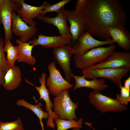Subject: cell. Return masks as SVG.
Masks as SVG:
<instances>
[{
    "label": "cell",
    "instance_id": "obj_1",
    "mask_svg": "<svg viewBox=\"0 0 130 130\" xmlns=\"http://www.w3.org/2000/svg\"><path fill=\"white\" fill-rule=\"evenodd\" d=\"M81 13L85 20L87 31L92 36L104 41L112 39L108 30L110 27H125L126 14L118 0H88Z\"/></svg>",
    "mask_w": 130,
    "mask_h": 130
},
{
    "label": "cell",
    "instance_id": "obj_2",
    "mask_svg": "<svg viewBox=\"0 0 130 130\" xmlns=\"http://www.w3.org/2000/svg\"><path fill=\"white\" fill-rule=\"evenodd\" d=\"M116 47L113 44L107 47H98L92 48L74 59L75 66L83 70L94 65L96 63L102 62L114 51Z\"/></svg>",
    "mask_w": 130,
    "mask_h": 130
},
{
    "label": "cell",
    "instance_id": "obj_3",
    "mask_svg": "<svg viewBox=\"0 0 130 130\" xmlns=\"http://www.w3.org/2000/svg\"><path fill=\"white\" fill-rule=\"evenodd\" d=\"M54 112L60 119L77 120L75 111L79 103H74L71 99L68 89L62 91L54 99Z\"/></svg>",
    "mask_w": 130,
    "mask_h": 130
},
{
    "label": "cell",
    "instance_id": "obj_4",
    "mask_svg": "<svg viewBox=\"0 0 130 130\" xmlns=\"http://www.w3.org/2000/svg\"><path fill=\"white\" fill-rule=\"evenodd\" d=\"M130 70V68H103L90 70L86 69L82 70V73L87 80L91 78L97 79L99 77L104 78L111 81L120 89L122 86L121 79Z\"/></svg>",
    "mask_w": 130,
    "mask_h": 130
},
{
    "label": "cell",
    "instance_id": "obj_5",
    "mask_svg": "<svg viewBox=\"0 0 130 130\" xmlns=\"http://www.w3.org/2000/svg\"><path fill=\"white\" fill-rule=\"evenodd\" d=\"M89 98L90 104L103 113L113 111H123L127 109L126 106L120 104L116 99L102 94L100 91L93 90L89 93Z\"/></svg>",
    "mask_w": 130,
    "mask_h": 130
},
{
    "label": "cell",
    "instance_id": "obj_6",
    "mask_svg": "<svg viewBox=\"0 0 130 130\" xmlns=\"http://www.w3.org/2000/svg\"><path fill=\"white\" fill-rule=\"evenodd\" d=\"M56 65V63L54 61L48 65L49 76L46 81V85L49 93L55 96L63 90L71 88L73 85L63 77Z\"/></svg>",
    "mask_w": 130,
    "mask_h": 130
},
{
    "label": "cell",
    "instance_id": "obj_7",
    "mask_svg": "<svg viewBox=\"0 0 130 130\" xmlns=\"http://www.w3.org/2000/svg\"><path fill=\"white\" fill-rule=\"evenodd\" d=\"M114 43L112 39L102 41L96 40L88 31H86L78 38L72 46L74 51V58H78L92 48L106 45H110Z\"/></svg>",
    "mask_w": 130,
    "mask_h": 130
},
{
    "label": "cell",
    "instance_id": "obj_8",
    "mask_svg": "<svg viewBox=\"0 0 130 130\" xmlns=\"http://www.w3.org/2000/svg\"><path fill=\"white\" fill-rule=\"evenodd\" d=\"M46 75L45 73L43 72L41 75V77L39 78V81L40 84L39 86H35L26 78H25L24 82L33 86L38 91L40 98L37 101L39 100L42 99L45 101L46 110L49 115L46 122L47 127L53 129L55 127V125L54 123L53 120L58 118L52 109V108H53V106L50 98L49 92L46 87Z\"/></svg>",
    "mask_w": 130,
    "mask_h": 130
},
{
    "label": "cell",
    "instance_id": "obj_9",
    "mask_svg": "<svg viewBox=\"0 0 130 130\" xmlns=\"http://www.w3.org/2000/svg\"><path fill=\"white\" fill-rule=\"evenodd\" d=\"M19 7L16 0H0V12L2 24L4 28V43L12 38L11 24L13 12H16Z\"/></svg>",
    "mask_w": 130,
    "mask_h": 130
},
{
    "label": "cell",
    "instance_id": "obj_10",
    "mask_svg": "<svg viewBox=\"0 0 130 130\" xmlns=\"http://www.w3.org/2000/svg\"><path fill=\"white\" fill-rule=\"evenodd\" d=\"M130 68V52L114 51L104 61L86 69Z\"/></svg>",
    "mask_w": 130,
    "mask_h": 130
},
{
    "label": "cell",
    "instance_id": "obj_11",
    "mask_svg": "<svg viewBox=\"0 0 130 130\" xmlns=\"http://www.w3.org/2000/svg\"><path fill=\"white\" fill-rule=\"evenodd\" d=\"M53 54L56 61L63 69L65 79L70 83L72 73L70 67L71 58L74 53L72 45H66L53 48Z\"/></svg>",
    "mask_w": 130,
    "mask_h": 130
},
{
    "label": "cell",
    "instance_id": "obj_12",
    "mask_svg": "<svg viewBox=\"0 0 130 130\" xmlns=\"http://www.w3.org/2000/svg\"><path fill=\"white\" fill-rule=\"evenodd\" d=\"M11 28L12 32L19 37V40L23 43H27L36 34L37 30L35 26H28L14 11L12 14Z\"/></svg>",
    "mask_w": 130,
    "mask_h": 130
},
{
    "label": "cell",
    "instance_id": "obj_13",
    "mask_svg": "<svg viewBox=\"0 0 130 130\" xmlns=\"http://www.w3.org/2000/svg\"><path fill=\"white\" fill-rule=\"evenodd\" d=\"M19 7L16 13L21 19L30 26H35L36 23L33 19L40 15L41 12L50 4L46 1H44L41 6H35L26 3L24 0H17Z\"/></svg>",
    "mask_w": 130,
    "mask_h": 130
},
{
    "label": "cell",
    "instance_id": "obj_14",
    "mask_svg": "<svg viewBox=\"0 0 130 130\" xmlns=\"http://www.w3.org/2000/svg\"><path fill=\"white\" fill-rule=\"evenodd\" d=\"M65 13L66 20L70 25L69 30L72 38V44H74L78 38L87 30L86 21L81 13H77L74 10H65Z\"/></svg>",
    "mask_w": 130,
    "mask_h": 130
},
{
    "label": "cell",
    "instance_id": "obj_15",
    "mask_svg": "<svg viewBox=\"0 0 130 130\" xmlns=\"http://www.w3.org/2000/svg\"><path fill=\"white\" fill-rule=\"evenodd\" d=\"M64 7L57 13L55 17H52L40 15L36 18L47 24L56 26L60 35L72 40V38L66 22Z\"/></svg>",
    "mask_w": 130,
    "mask_h": 130
},
{
    "label": "cell",
    "instance_id": "obj_16",
    "mask_svg": "<svg viewBox=\"0 0 130 130\" xmlns=\"http://www.w3.org/2000/svg\"><path fill=\"white\" fill-rule=\"evenodd\" d=\"M37 38L34 37L31 40V45L35 47L40 45L46 48H53L65 45H71L72 40L59 35L48 36L41 34L37 35Z\"/></svg>",
    "mask_w": 130,
    "mask_h": 130
},
{
    "label": "cell",
    "instance_id": "obj_17",
    "mask_svg": "<svg viewBox=\"0 0 130 130\" xmlns=\"http://www.w3.org/2000/svg\"><path fill=\"white\" fill-rule=\"evenodd\" d=\"M109 34L115 42L123 50L128 51L130 49V33L125 27L120 26L110 27Z\"/></svg>",
    "mask_w": 130,
    "mask_h": 130
},
{
    "label": "cell",
    "instance_id": "obj_18",
    "mask_svg": "<svg viewBox=\"0 0 130 130\" xmlns=\"http://www.w3.org/2000/svg\"><path fill=\"white\" fill-rule=\"evenodd\" d=\"M4 79V83L2 85L6 90L11 91L18 88L22 81L20 68L16 66L10 67L5 75Z\"/></svg>",
    "mask_w": 130,
    "mask_h": 130
},
{
    "label": "cell",
    "instance_id": "obj_19",
    "mask_svg": "<svg viewBox=\"0 0 130 130\" xmlns=\"http://www.w3.org/2000/svg\"><path fill=\"white\" fill-rule=\"evenodd\" d=\"M72 77L75 81V85L73 87V91L80 88L86 87L91 88L94 91H100L105 89L109 86L105 84V80L103 78L88 80L83 76H76L73 74Z\"/></svg>",
    "mask_w": 130,
    "mask_h": 130
},
{
    "label": "cell",
    "instance_id": "obj_20",
    "mask_svg": "<svg viewBox=\"0 0 130 130\" xmlns=\"http://www.w3.org/2000/svg\"><path fill=\"white\" fill-rule=\"evenodd\" d=\"M19 52V58L17 61L19 62H24L32 65H34L36 61L35 57L32 55L33 46L30 45L31 40L26 43H23L19 39L16 40Z\"/></svg>",
    "mask_w": 130,
    "mask_h": 130
},
{
    "label": "cell",
    "instance_id": "obj_21",
    "mask_svg": "<svg viewBox=\"0 0 130 130\" xmlns=\"http://www.w3.org/2000/svg\"><path fill=\"white\" fill-rule=\"evenodd\" d=\"M16 104L18 106L24 107L32 111L39 118L42 130H44L42 120L47 119L49 115L47 112L44 111L43 110L41 107L42 105L41 102H39L37 104L34 105L31 104L25 100L22 99L18 100ZM53 130H56L53 129Z\"/></svg>",
    "mask_w": 130,
    "mask_h": 130
},
{
    "label": "cell",
    "instance_id": "obj_22",
    "mask_svg": "<svg viewBox=\"0 0 130 130\" xmlns=\"http://www.w3.org/2000/svg\"><path fill=\"white\" fill-rule=\"evenodd\" d=\"M4 45V50L6 52V58L10 67H13L16 60L19 58V52L18 46H14L10 40L6 41Z\"/></svg>",
    "mask_w": 130,
    "mask_h": 130
},
{
    "label": "cell",
    "instance_id": "obj_23",
    "mask_svg": "<svg viewBox=\"0 0 130 130\" xmlns=\"http://www.w3.org/2000/svg\"><path fill=\"white\" fill-rule=\"evenodd\" d=\"M55 124L56 125L57 130H67L73 128H77L80 129L82 127L83 121L82 118L77 121L74 120H65L58 118L54 119Z\"/></svg>",
    "mask_w": 130,
    "mask_h": 130
},
{
    "label": "cell",
    "instance_id": "obj_24",
    "mask_svg": "<svg viewBox=\"0 0 130 130\" xmlns=\"http://www.w3.org/2000/svg\"><path fill=\"white\" fill-rule=\"evenodd\" d=\"M23 125L20 118L18 117L15 121L1 122L0 130H24Z\"/></svg>",
    "mask_w": 130,
    "mask_h": 130
},
{
    "label": "cell",
    "instance_id": "obj_25",
    "mask_svg": "<svg viewBox=\"0 0 130 130\" xmlns=\"http://www.w3.org/2000/svg\"><path fill=\"white\" fill-rule=\"evenodd\" d=\"M4 44L3 39L0 37V71L5 75L10 67L5 57L4 50Z\"/></svg>",
    "mask_w": 130,
    "mask_h": 130
},
{
    "label": "cell",
    "instance_id": "obj_26",
    "mask_svg": "<svg viewBox=\"0 0 130 130\" xmlns=\"http://www.w3.org/2000/svg\"><path fill=\"white\" fill-rule=\"evenodd\" d=\"M71 1V0H63L56 3L50 5L42 10L40 15H45L47 13L51 12H55L57 13L63 7H64V6L66 4Z\"/></svg>",
    "mask_w": 130,
    "mask_h": 130
},
{
    "label": "cell",
    "instance_id": "obj_27",
    "mask_svg": "<svg viewBox=\"0 0 130 130\" xmlns=\"http://www.w3.org/2000/svg\"><path fill=\"white\" fill-rule=\"evenodd\" d=\"M120 89V93L117 94L116 99L120 104L126 106L130 101V91L122 86Z\"/></svg>",
    "mask_w": 130,
    "mask_h": 130
},
{
    "label": "cell",
    "instance_id": "obj_28",
    "mask_svg": "<svg viewBox=\"0 0 130 130\" xmlns=\"http://www.w3.org/2000/svg\"><path fill=\"white\" fill-rule=\"evenodd\" d=\"M88 2V0H77L76 3L75 11L77 13H81L87 6Z\"/></svg>",
    "mask_w": 130,
    "mask_h": 130
},
{
    "label": "cell",
    "instance_id": "obj_29",
    "mask_svg": "<svg viewBox=\"0 0 130 130\" xmlns=\"http://www.w3.org/2000/svg\"><path fill=\"white\" fill-rule=\"evenodd\" d=\"M124 87L128 91H130V77L125 80Z\"/></svg>",
    "mask_w": 130,
    "mask_h": 130
},
{
    "label": "cell",
    "instance_id": "obj_30",
    "mask_svg": "<svg viewBox=\"0 0 130 130\" xmlns=\"http://www.w3.org/2000/svg\"><path fill=\"white\" fill-rule=\"evenodd\" d=\"M5 75L0 71V84L2 85L4 83Z\"/></svg>",
    "mask_w": 130,
    "mask_h": 130
},
{
    "label": "cell",
    "instance_id": "obj_31",
    "mask_svg": "<svg viewBox=\"0 0 130 130\" xmlns=\"http://www.w3.org/2000/svg\"><path fill=\"white\" fill-rule=\"evenodd\" d=\"M85 123L86 124L89 126L90 127H91L92 129H93L94 130H95V129L93 128L91 126V123H87V122H85Z\"/></svg>",
    "mask_w": 130,
    "mask_h": 130
},
{
    "label": "cell",
    "instance_id": "obj_32",
    "mask_svg": "<svg viewBox=\"0 0 130 130\" xmlns=\"http://www.w3.org/2000/svg\"><path fill=\"white\" fill-rule=\"evenodd\" d=\"M72 130H80V129L77 128H73Z\"/></svg>",
    "mask_w": 130,
    "mask_h": 130
},
{
    "label": "cell",
    "instance_id": "obj_33",
    "mask_svg": "<svg viewBox=\"0 0 130 130\" xmlns=\"http://www.w3.org/2000/svg\"><path fill=\"white\" fill-rule=\"evenodd\" d=\"M2 24V22L1 19V16L0 12V24Z\"/></svg>",
    "mask_w": 130,
    "mask_h": 130
},
{
    "label": "cell",
    "instance_id": "obj_34",
    "mask_svg": "<svg viewBox=\"0 0 130 130\" xmlns=\"http://www.w3.org/2000/svg\"><path fill=\"white\" fill-rule=\"evenodd\" d=\"M1 122H2L0 120V125H1Z\"/></svg>",
    "mask_w": 130,
    "mask_h": 130
},
{
    "label": "cell",
    "instance_id": "obj_35",
    "mask_svg": "<svg viewBox=\"0 0 130 130\" xmlns=\"http://www.w3.org/2000/svg\"><path fill=\"white\" fill-rule=\"evenodd\" d=\"M1 85L0 84V88H1Z\"/></svg>",
    "mask_w": 130,
    "mask_h": 130
}]
</instances>
